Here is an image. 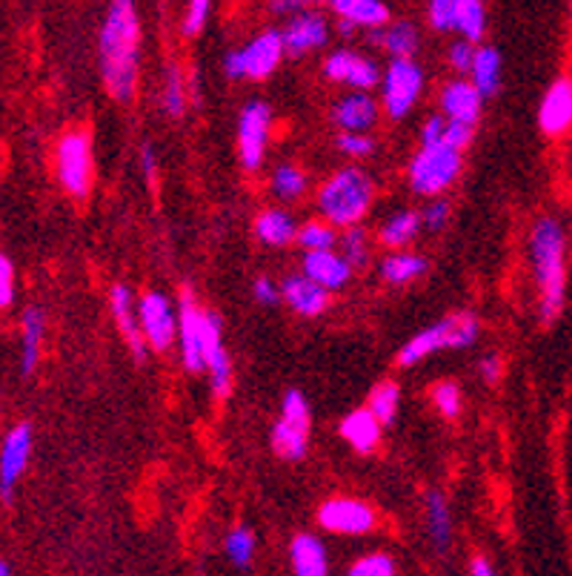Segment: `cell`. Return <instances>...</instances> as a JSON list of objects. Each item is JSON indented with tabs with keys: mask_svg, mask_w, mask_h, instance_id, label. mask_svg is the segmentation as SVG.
<instances>
[{
	"mask_svg": "<svg viewBox=\"0 0 572 576\" xmlns=\"http://www.w3.org/2000/svg\"><path fill=\"white\" fill-rule=\"evenodd\" d=\"M140 21L135 0H109L100 27V75L115 101L133 104L138 90Z\"/></svg>",
	"mask_w": 572,
	"mask_h": 576,
	"instance_id": "6da1fadb",
	"label": "cell"
},
{
	"mask_svg": "<svg viewBox=\"0 0 572 576\" xmlns=\"http://www.w3.org/2000/svg\"><path fill=\"white\" fill-rule=\"evenodd\" d=\"M564 230L555 218H541L532 230L530 253L536 268L538 293H541V318L555 322L564 310L566 268H564Z\"/></svg>",
	"mask_w": 572,
	"mask_h": 576,
	"instance_id": "7a4b0ae2",
	"label": "cell"
},
{
	"mask_svg": "<svg viewBox=\"0 0 572 576\" xmlns=\"http://www.w3.org/2000/svg\"><path fill=\"white\" fill-rule=\"evenodd\" d=\"M375 184L358 167H347L329 178L318 192V210L332 227L358 224L372 207Z\"/></svg>",
	"mask_w": 572,
	"mask_h": 576,
	"instance_id": "3957f363",
	"label": "cell"
},
{
	"mask_svg": "<svg viewBox=\"0 0 572 576\" xmlns=\"http://www.w3.org/2000/svg\"><path fill=\"white\" fill-rule=\"evenodd\" d=\"M475 338H478V318L473 313H455L449 318H441L435 322L433 327H426L421 331L419 336H412L399 353V365L401 367H412L424 362L426 356H433L438 350H460V347H469L475 345Z\"/></svg>",
	"mask_w": 572,
	"mask_h": 576,
	"instance_id": "277c9868",
	"label": "cell"
},
{
	"mask_svg": "<svg viewBox=\"0 0 572 576\" xmlns=\"http://www.w3.org/2000/svg\"><path fill=\"white\" fill-rule=\"evenodd\" d=\"M460 149L447 144H421L419 155L410 164V187L419 196H438L458 178Z\"/></svg>",
	"mask_w": 572,
	"mask_h": 576,
	"instance_id": "5b68a950",
	"label": "cell"
},
{
	"mask_svg": "<svg viewBox=\"0 0 572 576\" xmlns=\"http://www.w3.org/2000/svg\"><path fill=\"white\" fill-rule=\"evenodd\" d=\"M286 55L284 35L275 29H266L258 38H252L244 50L230 52L224 57L226 77H252V81H264L278 70L280 57Z\"/></svg>",
	"mask_w": 572,
	"mask_h": 576,
	"instance_id": "8992f818",
	"label": "cell"
},
{
	"mask_svg": "<svg viewBox=\"0 0 572 576\" xmlns=\"http://www.w3.org/2000/svg\"><path fill=\"white\" fill-rule=\"evenodd\" d=\"M57 181L72 198H86L92 187V144L89 135L72 129L57 142L55 149Z\"/></svg>",
	"mask_w": 572,
	"mask_h": 576,
	"instance_id": "52a82bcc",
	"label": "cell"
},
{
	"mask_svg": "<svg viewBox=\"0 0 572 576\" xmlns=\"http://www.w3.org/2000/svg\"><path fill=\"white\" fill-rule=\"evenodd\" d=\"M426 18H430V27L438 32H458L467 41H481L487 32L484 0H430Z\"/></svg>",
	"mask_w": 572,
	"mask_h": 576,
	"instance_id": "ba28073f",
	"label": "cell"
},
{
	"mask_svg": "<svg viewBox=\"0 0 572 576\" xmlns=\"http://www.w3.org/2000/svg\"><path fill=\"white\" fill-rule=\"evenodd\" d=\"M424 90V72L410 57H395L384 72V109L390 118H404Z\"/></svg>",
	"mask_w": 572,
	"mask_h": 576,
	"instance_id": "9c48e42d",
	"label": "cell"
},
{
	"mask_svg": "<svg viewBox=\"0 0 572 576\" xmlns=\"http://www.w3.org/2000/svg\"><path fill=\"white\" fill-rule=\"evenodd\" d=\"M269 129H273V113L264 101H252L244 106V113L237 118V155L244 169L255 172L264 164L266 142H269Z\"/></svg>",
	"mask_w": 572,
	"mask_h": 576,
	"instance_id": "30bf717a",
	"label": "cell"
},
{
	"mask_svg": "<svg viewBox=\"0 0 572 576\" xmlns=\"http://www.w3.org/2000/svg\"><path fill=\"white\" fill-rule=\"evenodd\" d=\"M203 331H206V310L198 307L192 290L183 287L178 295V338H181V353L187 370H206L203 362Z\"/></svg>",
	"mask_w": 572,
	"mask_h": 576,
	"instance_id": "8fae6325",
	"label": "cell"
},
{
	"mask_svg": "<svg viewBox=\"0 0 572 576\" xmlns=\"http://www.w3.org/2000/svg\"><path fill=\"white\" fill-rule=\"evenodd\" d=\"M318 522L324 531L341 536H361L370 534L375 527L378 516L370 505H363L358 500H329L324 502L318 511Z\"/></svg>",
	"mask_w": 572,
	"mask_h": 576,
	"instance_id": "7c38bea8",
	"label": "cell"
},
{
	"mask_svg": "<svg viewBox=\"0 0 572 576\" xmlns=\"http://www.w3.org/2000/svg\"><path fill=\"white\" fill-rule=\"evenodd\" d=\"M138 316H140V327H144V336H147L149 347L158 353L169 350V345L178 336V318L172 313V304L163 293H147L140 299L138 304Z\"/></svg>",
	"mask_w": 572,
	"mask_h": 576,
	"instance_id": "4fadbf2b",
	"label": "cell"
},
{
	"mask_svg": "<svg viewBox=\"0 0 572 576\" xmlns=\"http://www.w3.org/2000/svg\"><path fill=\"white\" fill-rule=\"evenodd\" d=\"M280 35H284V46L289 57H300L313 50H321L324 43L329 41V23L324 14L304 9V12H295L289 18Z\"/></svg>",
	"mask_w": 572,
	"mask_h": 576,
	"instance_id": "5bb4252c",
	"label": "cell"
},
{
	"mask_svg": "<svg viewBox=\"0 0 572 576\" xmlns=\"http://www.w3.org/2000/svg\"><path fill=\"white\" fill-rule=\"evenodd\" d=\"M29 453H32V428L18 425L0 448V496L3 500L12 496L14 485H18V479L29 462Z\"/></svg>",
	"mask_w": 572,
	"mask_h": 576,
	"instance_id": "9a60e30c",
	"label": "cell"
},
{
	"mask_svg": "<svg viewBox=\"0 0 572 576\" xmlns=\"http://www.w3.org/2000/svg\"><path fill=\"white\" fill-rule=\"evenodd\" d=\"M324 75L329 81H338V84L356 86V90H370V86H375L381 81V72H378V66L372 64L370 57L349 50L332 52L327 57V64H324Z\"/></svg>",
	"mask_w": 572,
	"mask_h": 576,
	"instance_id": "2e32d148",
	"label": "cell"
},
{
	"mask_svg": "<svg viewBox=\"0 0 572 576\" xmlns=\"http://www.w3.org/2000/svg\"><path fill=\"white\" fill-rule=\"evenodd\" d=\"M109 304H113V313H115V322H118L120 333H124V342L129 345L133 356L138 362L147 359V336H144V327H140V316H138V307H135V299H133V290L126 287V284H115L113 293H109Z\"/></svg>",
	"mask_w": 572,
	"mask_h": 576,
	"instance_id": "e0dca14e",
	"label": "cell"
},
{
	"mask_svg": "<svg viewBox=\"0 0 572 576\" xmlns=\"http://www.w3.org/2000/svg\"><path fill=\"white\" fill-rule=\"evenodd\" d=\"M332 12L343 35L352 29H381L390 23V7L384 0H336Z\"/></svg>",
	"mask_w": 572,
	"mask_h": 576,
	"instance_id": "ac0fdd59",
	"label": "cell"
},
{
	"mask_svg": "<svg viewBox=\"0 0 572 576\" xmlns=\"http://www.w3.org/2000/svg\"><path fill=\"white\" fill-rule=\"evenodd\" d=\"M538 124L547 135H564L572 127V81L559 77L550 90L544 92L541 109H538Z\"/></svg>",
	"mask_w": 572,
	"mask_h": 576,
	"instance_id": "d6986e66",
	"label": "cell"
},
{
	"mask_svg": "<svg viewBox=\"0 0 572 576\" xmlns=\"http://www.w3.org/2000/svg\"><path fill=\"white\" fill-rule=\"evenodd\" d=\"M304 273L332 293V290H341L349 282L352 264L343 259V253H336V250H307Z\"/></svg>",
	"mask_w": 572,
	"mask_h": 576,
	"instance_id": "ffe728a7",
	"label": "cell"
},
{
	"mask_svg": "<svg viewBox=\"0 0 572 576\" xmlns=\"http://www.w3.org/2000/svg\"><path fill=\"white\" fill-rule=\"evenodd\" d=\"M280 293H284V302L300 313V316H321L329 304V290L321 287L318 282H313L307 273L293 275L280 284Z\"/></svg>",
	"mask_w": 572,
	"mask_h": 576,
	"instance_id": "44dd1931",
	"label": "cell"
},
{
	"mask_svg": "<svg viewBox=\"0 0 572 576\" xmlns=\"http://www.w3.org/2000/svg\"><path fill=\"white\" fill-rule=\"evenodd\" d=\"M484 95L473 81H453L441 92V109L453 121H464V124H475L481 115Z\"/></svg>",
	"mask_w": 572,
	"mask_h": 576,
	"instance_id": "7402d4cb",
	"label": "cell"
},
{
	"mask_svg": "<svg viewBox=\"0 0 572 576\" xmlns=\"http://www.w3.org/2000/svg\"><path fill=\"white\" fill-rule=\"evenodd\" d=\"M332 118H336L338 127L349 129V133H367V129L375 124L378 106L370 95H363V90H358L356 95H347V98L336 106Z\"/></svg>",
	"mask_w": 572,
	"mask_h": 576,
	"instance_id": "603a6c76",
	"label": "cell"
},
{
	"mask_svg": "<svg viewBox=\"0 0 572 576\" xmlns=\"http://www.w3.org/2000/svg\"><path fill=\"white\" fill-rule=\"evenodd\" d=\"M381 428H384V425L378 422V416L367 408L356 410V413H349L347 419H343L341 436L358 450V453H370V450H375L378 442H381Z\"/></svg>",
	"mask_w": 572,
	"mask_h": 576,
	"instance_id": "cb8c5ba5",
	"label": "cell"
},
{
	"mask_svg": "<svg viewBox=\"0 0 572 576\" xmlns=\"http://www.w3.org/2000/svg\"><path fill=\"white\" fill-rule=\"evenodd\" d=\"M289 559H293V570L298 576H324L329 570L327 548L321 545V540L309 534L295 536L293 545H289Z\"/></svg>",
	"mask_w": 572,
	"mask_h": 576,
	"instance_id": "d4e9b609",
	"label": "cell"
},
{
	"mask_svg": "<svg viewBox=\"0 0 572 576\" xmlns=\"http://www.w3.org/2000/svg\"><path fill=\"white\" fill-rule=\"evenodd\" d=\"M426 534L441 554L453 545V516H449L447 500L438 491L426 493Z\"/></svg>",
	"mask_w": 572,
	"mask_h": 576,
	"instance_id": "484cf974",
	"label": "cell"
},
{
	"mask_svg": "<svg viewBox=\"0 0 572 576\" xmlns=\"http://www.w3.org/2000/svg\"><path fill=\"white\" fill-rule=\"evenodd\" d=\"M372 41L381 43L392 57H412L419 52V29L406 21H399L392 27L372 29Z\"/></svg>",
	"mask_w": 572,
	"mask_h": 576,
	"instance_id": "4316f807",
	"label": "cell"
},
{
	"mask_svg": "<svg viewBox=\"0 0 572 576\" xmlns=\"http://www.w3.org/2000/svg\"><path fill=\"white\" fill-rule=\"evenodd\" d=\"M43 333H46V318H43V310L29 307L23 313V356H21V373H29L38 367L41 359V345H43Z\"/></svg>",
	"mask_w": 572,
	"mask_h": 576,
	"instance_id": "83f0119b",
	"label": "cell"
},
{
	"mask_svg": "<svg viewBox=\"0 0 572 576\" xmlns=\"http://www.w3.org/2000/svg\"><path fill=\"white\" fill-rule=\"evenodd\" d=\"M255 232L258 239L269 247H286L289 241L298 239V230H295V221L289 212L284 210H264L255 221Z\"/></svg>",
	"mask_w": 572,
	"mask_h": 576,
	"instance_id": "f1b7e54d",
	"label": "cell"
},
{
	"mask_svg": "<svg viewBox=\"0 0 572 576\" xmlns=\"http://www.w3.org/2000/svg\"><path fill=\"white\" fill-rule=\"evenodd\" d=\"M469 75H473V84L478 86V92H481L484 98L496 95V92L501 90V55H498V50L484 46V50L475 52Z\"/></svg>",
	"mask_w": 572,
	"mask_h": 576,
	"instance_id": "f546056e",
	"label": "cell"
},
{
	"mask_svg": "<svg viewBox=\"0 0 572 576\" xmlns=\"http://www.w3.org/2000/svg\"><path fill=\"white\" fill-rule=\"evenodd\" d=\"M307 439L309 430L298 428V425L278 419V425L273 428V448L278 457L289 459V462H298V459L307 457Z\"/></svg>",
	"mask_w": 572,
	"mask_h": 576,
	"instance_id": "4dcf8cb0",
	"label": "cell"
},
{
	"mask_svg": "<svg viewBox=\"0 0 572 576\" xmlns=\"http://www.w3.org/2000/svg\"><path fill=\"white\" fill-rule=\"evenodd\" d=\"M421 224H424V221H421L419 212L401 210V212H395V216H392L384 227H381L378 239H381V244L399 247V250H404V247L410 244L415 235H419Z\"/></svg>",
	"mask_w": 572,
	"mask_h": 576,
	"instance_id": "1f68e13d",
	"label": "cell"
},
{
	"mask_svg": "<svg viewBox=\"0 0 572 576\" xmlns=\"http://www.w3.org/2000/svg\"><path fill=\"white\" fill-rule=\"evenodd\" d=\"M426 270H430V264H426L421 255L412 253H395L390 255V259H384V264H381V275H384V282L390 284H410L415 282V279H421Z\"/></svg>",
	"mask_w": 572,
	"mask_h": 576,
	"instance_id": "d6a6232c",
	"label": "cell"
},
{
	"mask_svg": "<svg viewBox=\"0 0 572 576\" xmlns=\"http://www.w3.org/2000/svg\"><path fill=\"white\" fill-rule=\"evenodd\" d=\"M399 401H401V390L395 381H381L370 394V410L378 416L381 425H392L395 416H399Z\"/></svg>",
	"mask_w": 572,
	"mask_h": 576,
	"instance_id": "836d02e7",
	"label": "cell"
},
{
	"mask_svg": "<svg viewBox=\"0 0 572 576\" xmlns=\"http://www.w3.org/2000/svg\"><path fill=\"white\" fill-rule=\"evenodd\" d=\"M273 190L275 196L284 198V201H295V198H300L307 192V176H304L298 167H293V164H284V167L275 169Z\"/></svg>",
	"mask_w": 572,
	"mask_h": 576,
	"instance_id": "e575fe53",
	"label": "cell"
},
{
	"mask_svg": "<svg viewBox=\"0 0 572 576\" xmlns=\"http://www.w3.org/2000/svg\"><path fill=\"white\" fill-rule=\"evenodd\" d=\"M163 109L172 118H181L187 113V81L178 66H169L167 81H163Z\"/></svg>",
	"mask_w": 572,
	"mask_h": 576,
	"instance_id": "d590c367",
	"label": "cell"
},
{
	"mask_svg": "<svg viewBox=\"0 0 572 576\" xmlns=\"http://www.w3.org/2000/svg\"><path fill=\"white\" fill-rule=\"evenodd\" d=\"M206 370L212 376V394H215V399H226L232 390V362L226 347H218L212 353L210 359H206Z\"/></svg>",
	"mask_w": 572,
	"mask_h": 576,
	"instance_id": "8d00e7d4",
	"label": "cell"
},
{
	"mask_svg": "<svg viewBox=\"0 0 572 576\" xmlns=\"http://www.w3.org/2000/svg\"><path fill=\"white\" fill-rule=\"evenodd\" d=\"M226 556L237 568H246L252 563V556H255V534H252L250 527H235L226 536Z\"/></svg>",
	"mask_w": 572,
	"mask_h": 576,
	"instance_id": "74e56055",
	"label": "cell"
},
{
	"mask_svg": "<svg viewBox=\"0 0 572 576\" xmlns=\"http://www.w3.org/2000/svg\"><path fill=\"white\" fill-rule=\"evenodd\" d=\"M338 244H341L343 259H347L352 268H363V264L370 261V250H367V232H363L358 224L347 227V232H343Z\"/></svg>",
	"mask_w": 572,
	"mask_h": 576,
	"instance_id": "f35d334b",
	"label": "cell"
},
{
	"mask_svg": "<svg viewBox=\"0 0 572 576\" xmlns=\"http://www.w3.org/2000/svg\"><path fill=\"white\" fill-rule=\"evenodd\" d=\"M295 241H298L304 250H332V247L338 244L332 224H321V221H313V224L300 227L298 239Z\"/></svg>",
	"mask_w": 572,
	"mask_h": 576,
	"instance_id": "ab89813d",
	"label": "cell"
},
{
	"mask_svg": "<svg viewBox=\"0 0 572 576\" xmlns=\"http://www.w3.org/2000/svg\"><path fill=\"white\" fill-rule=\"evenodd\" d=\"M280 419H286V422H293V425H298V428L309 430L313 416H309V405H307V399H304V394H298V390H289V394L284 396V410H280Z\"/></svg>",
	"mask_w": 572,
	"mask_h": 576,
	"instance_id": "60d3db41",
	"label": "cell"
},
{
	"mask_svg": "<svg viewBox=\"0 0 572 576\" xmlns=\"http://www.w3.org/2000/svg\"><path fill=\"white\" fill-rule=\"evenodd\" d=\"M352 576H392L395 574V563H392V556L386 554H370L358 559L352 568H349Z\"/></svg>",
	"mask_w": 572,
	"mask_h": 576,
	"instance_id": "b9f144b4",
	"label": "cell"
},
{
	"mask_svg": "<svg viewBox=\"0 0 572 576\" xmlns=\"http://www.w3.org/2000/svg\"><path fill=\"white\" fill-rule=\"evenodd\" d=\"M210 9L212 0H189L187 14H183V35L195 38L210 21Z\"/></svg>",
	"mask_w": 572,
	"mask_h": 576,
	"instance_id": "7bdbcfd3",
	"label": "cell"
},
{
	"mask_svg": "<svg viewBox=\"0 0 572 576\" xmlns=\"http://www.w3.org/2000/svg\"><path fill=\"white\" fill-rule=\"evenodd\" d=\"M433 401L435 408L447 416V419H455V416L460 413V390L453 385V381H441V385H435Z\"/></svg>",
	"mask_w": 572,
	"mask_h": 576,
	"instance_id": "ee69618b",
	"label": "cell"
},
{
	"mask_svg": "<svg viewBox=\"0 0 572 576\" xmlns=\"http://www.w3.org/2000/svg\"><path fill=\"white\" fill-rule=\"evenodd\" d=\"M338 149H341L343 155H349V158H367V155H372L375 144L363 133H349V129H343V133L338 135Z\"/></svg>",
	"mask_w": 572,
	"mask_h": 576,
	"instance_id": "f6af8a7d",
	"label": "cell"
},
{
	"mask_svg": "<svg viewBox=\"0 0 572 576\" xmlns=\"http://www.w3.org/2000/svg\"><path fill=\"white\" fill-rule=\"evenodd\" d=\"M475 124H464V121L447 118V127H444V144L453 149H467L473 144Z\"/></svg>",
	"mask_w": 572,
	"mask_h": 576,
	"instance_id": "bcb514c9",
	"label": "cell"
},
{
	"mask_svg": "<svg viewBox=\"0 0 572 576\" xmlns=\"http://www.w3.org/2000/svg\"><path fill=\"white\" fill-rule=\"evenodd\" d=\"M475 41H455L453 46H449V64L455 66L458 72H469L473 70V61H475Z\"/></svg>",
	"mask_w": 572,
	"mask_h": 576,
	"instance_id": "7dc6e473",
	"label": "cell"
},
{
	"mask_svg": "<svg viewBox=\"0 0 572 576\" xmlns=\"http://www.w3.org/2000/svg\"><path fill=\"white\" fill-rule=\"evenodd\" d=\"M14 302V268L7 255H0V310Z\"/></svg>",
	"mask_w": 572,
	"mask_h": 576,
	"instance_id": "c3c4849f",
	"label": "cell"
},
{
	"mask_svg": "<svg viewBox=\"0 0 572 576\" xmlns=\"http://www.w3.org/2000/svg\"><path fill=\"white\" fill-rule=\"evenodd\" d=\"M332 3L336 0H269V9L275 14H295L313 7H332Z\"/></svg>",
	"mask_w": 572,
	"mask_h": 576,
	"instance_id": "681fc988",
	"label": "cell"
},
{
	"mask_svg": "<svg viewBox=\"0 0 572 576\" xmlns=\"http://www.w3.org/2000/svg\"><path fill=\"white\" fill-rule=\"evenodd\" d=\"M449 218V205L447 201H433V205H426V210L421 212V221L426 224V230L438 232L441 227L447 224Z\"/></svg>",
	"mask_w": 572,
	"mask_h": 576,
	"instance_id": "f907efd6",
	"label": "cell"
},
{
	"mask_svg": "<svg viewBox=\"0 0 572 576\" xmlns=\"http://www.w3.org/2000/svg\"><path fill=\"white\" fill-rule=\"evenodd\" d=\"M252 290H255V299H258L261 304H269V307H275V304L280 302V295H284L273 279H258Z\"/></svg>",
	"mask_w": 572,
	"mask_h": 576,
	"instance_id": "816d5d0a",
	"label": "cell"
},
{
	"mask_svg": "<svg viewBox=\"0 0 572 576\" xmlns=\"http://www.w3.org/2000/svg\"><path fill=\"white\" fill-rule=\"evenodd\" d=\"M444 127H447V115H435V118L426 121L421 144H444Z\"/></svg>",
	"mask_w": 572,
	"mask_h": 576,
	"instance_id": "f5cc1de1",
	"label": "cell"
},
{
	"mask_svg": "<svg viewBox=\"0 0 572 576\" xmlns=\"http://www.w3.org/2000/svg\"><path fill=\"white\" fill-rule=\"evenodd\" d=\"M140 167H144V176H147L149 181H155V176H158V158H155L152 144H144V147H140Z\"/></svg>",
	"mask_w": 572,
	"mask_h": 576,
	"instance_id": "db71d44e",
	"label": "cell"
},
{
	"mask_svg": "<svg viewBox=\"0 0 572 576\" xmlns=\"http://www.w3.org/2000/svg\"><path fill=\"white\" fill-rule=\"evenodd\" d=\"M478 370H481L484 379L492 385V381H498V376H501V362H498V356H484L481 365H478Z\"/></svg>",
	"mask_w": 572,
	"mask_h": 576,
	"instance_id": "11a10c76",
	"label": "cell"
},
{
	"mask_svg": "<svg viewBox=\"0 0 572 576\" xmlns=\"http://www.w3.org/2000/svg\"><path fill=\"white\" fill-rule=\"evenodd\" d=\"M469 574H475V576H492V574H496V568H492V565H489L487 559H484V556H475L473 565H469Z\"/></svg>",
	"mask_w": 572,
	"mask_h": 576,
	"instance_id": "9f6ffc18",
	"label": "cell"
},
{
	"mask_svg": "<svg viewBox=\"0 0 572 576\" xmlns=\"http://www.w3.org/2000/svg\"><path fill=\"white\" fill-rule=\"evenodd\" d=\"M7 574H12V568H9V565L0 559V576H7Z\"/></svg>",
	"mask_w": 572,
	"mask_h": 576,
	"instance_id": "6f0895ef",
	"label": "cell"
}]
</instances>
